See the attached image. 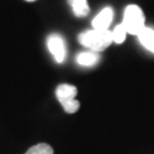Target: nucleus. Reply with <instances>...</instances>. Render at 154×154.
I'll use <instances>...</instances> for the list:
<instances>
[{"label": "nucleus", "mask_w": 154, "mask_h": 154, "mask_svg": "<svg viewBox=\"0 0 154 154\" xmlns=\"http://www.w3.org/2000/svg\"><path fill=\"white\" fill-rule=\"evenodd\" d=\"M79 42L91 51H100L113 42L112 32L110 30H88L79 34Z\"/></svg>", "instance_id": "1"}, {"label": "nucleus", "mask_w": 154, "mask_h": 154, "mask_svg": "<svg viewBox=\"0 0 154 154\" xmlns=\"http://www.w3.org/2000/svg\"><path fill=\"white\" fill-rule=\"evenodd\" d=\"M122 25L125 26L127 33L138 35L145 28V16L142 8L137 5L127 6L123 14Z\"/></svg>", "instance_id": "2"}, {"label": "nucleus", "mask_w": 154, "mask_h": 154, "mask_svg": "<svg viewBox=\"0 0 154 154\" xmlns=\"http://www.w3.org/2000/svg\"><path fill=\"white\" fill-rule=\"evenodd\" d=\"M47 47L57 63H62L64 61L66 55L65 42L60 34H57V33L50 34L47 39Z\"/></svg>", "instance_id": "3"}, {"label": "nucleus", "mask_w": 154, "mask_h": 154, "mask_svg": "<svg viewBox=\"0 0 154 154\" xmlns=\"http://www.w3.org/2000/svg\"><path fill=\"white\" fill-rule=\"evenodd\" d=\"M113 8L105 7L104 9L99 11V14L93 20V28L95 30H109V26L113 20Z\"/></svg>", "instance_id": "4"}, {"label": "nucleus", "mask_w": 154, "mask_h": 154, "mask_svg": "<svg viewBox=\"0 0 154 154\" xmlns=\"http://www.w3.org/2000/svg\"><path fill=\"white\" fill-rule=\"evenodd\" d=\"M77 93H78L77 87H74V86H72V85L63 83V85H60V86L57 87V89H56V97L60 100V103L63 104V103H65V102L75 99Z\"/></svg>", "instance_id": "5"}, {"label": "nucleus", "mask_w": 154, "mask_h": 154, "mask_svg": "<svg viewBox=\"0 0 154 154\" xmlns=\"http://www.w3.org/2000/svg\"><path fill=\"white\" fill-rule=\"evenodd\" d=\"M139 42L146 49L154 54V30L151 28H144V30L138 34Z\"/></svg>", "instance_id": "6"}, {"label": "nucleus", "mask_w": 154, "mask_h": 154, "mask_svg": "<svg viewBox=\"0 0 154 154\" xmlns=\"http://www.w3.org/2000/svg\"><path fill=\"white\" fill-rule=\"evenodd\" d=\"M75 61L80 66H93L99 61V55L96 51H82L78 54Z\"/></svg>", "instance_id": "7"}, {"label": "nucleus", "mask_w": 154, "mask_h": 154, "mask_svg": "<svg viewBox=\"0 0 154 154\" xmlns=\"http://www.w3.org/2000/svg\"><path fill=\"white\" fill-rule=\"evenodd\" d=\"M73 14L77 17H85L89 14V6L87 0H69Z\"/></svg>", "instance_id": "8"}, {"label": "nucleus", "mask_w": 154, "mask_h": 154, "mask_svg": "<svg viewBox=\"0 0 154 154\" xmlns=\"http://www.w3.org/2000/svg\"><path fill=\"white\" fill-rule=\"evenodd\" d=\"M25 154H54L53 147L46 143H40L28 149Z\"/></svg>", "instance_id": "9"}, {"label": "nucleus", "mask_w": 154, "mask_h": 154, "mask_svg": "<svg viewBox=\"0 0 154 154\" xmlns=\"http://www.w3.org/2000/svg\"><path fill=\"white\" fill-rule=\"evenodd\" d=\"M126 35H127V31L125 26L121 24H119V25H116L114 30L112 31V38H113V42H116V44H122L123 41H125V39H126Z\"/></svg>", "instance_id": "10"}, {"label": "nucleus", "mask_w": 154, "mask_h": 154, "mask_svg": "<svg viewBox=\"0 0 154 154\" xmlns=\"http://www.w3.org/2000/svg\"><path fill=\"white\" fill-rule=\"evenodd\" d=\"M61 105L63 106V109L67 113H75L79 110V107H80V103L78 102L77 99H72V100L65 102V103H63Z\"/></svg>", "instance_id": "11"}, {"label": "nucleus", "mask_w": 154, "mask_h": 154, "mask_svg": "<svg viewBox=\"0 0 154 154\" xmlns=\"http://www.w3.org/2000/svg\"><path fill=\"white\" fill-rule=\"evenodd\" d=\"M25 1H28V2H33V1H35V0H25Z\"/></svg>", "instance_id": "12"}]
</instances>
